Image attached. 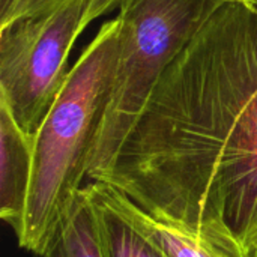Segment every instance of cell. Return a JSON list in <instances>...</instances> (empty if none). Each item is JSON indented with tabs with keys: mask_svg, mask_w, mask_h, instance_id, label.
<instances>
[{
	"mask_svg": "<svg viewBox=\"0 0 257 257\" xmlns=\"http://www.w3.org/2000/svg\"><path fill=\"white\" fill-rule=\"evenodd\" d=\"M87 179L257 256L256 6L212 14Z\"/></svg>",
	"mask_w": 257,
	"mask_h": 257,
	"instance_id": "1",
	"label": "cell"
},
{
	"mask_svg": "<svg viewBox=\"0 0 257 257\" xmlns=\"http://www.w3.org/2000/svg\"><path fill=\"white\" fill-rule=\"evenodd\" d=\"M119 50V20L105 21L69 71L35 139L33 175L18 244L42 256L83 190L110 101Z\"/></svg>",
	"mask_w": 257,
	"mask_h": 257,
	"instance_id": "2",
	"label": "cell"
},
{
	"mask_svg": "<svg viewBox=\"0 0 257 257\" xmlns=\"http://www.w3.org/2000/svg\"><path fill=\"white\" fill-rule=\"evenodd\" d=\"M224 2L122 0L111 93L89 169L119 145L164 71Z\"/></svg>",
	"mask_w": 257,
	"mask_h": 257,
	"instance_id": "3",
	"label": "cell"
},
{
	"mask_svg": "<svg viewBox=\"0 0 257 257\" xmlns=\"http://www.w3.org/2000/svg\"><path fill=\"white\" fill-rule=\"evenodd\" d=\"M86 6L63 0L0 24V105L33 142L69 75L68 54L84 30Z\"/></svg>",
	"mask_w": 257,
	"mask_h": 257,
	"instance_id": "4",
	"label": "cell"
},
{
	"mask_svg": "<svg viewBox=\"0 0 257 257\" xmlns=\"http://www.w3.org/2000/svg\"><path fill=\"white\" fill-rule=\"evenodd\" d=\"M92 197L116 214L166 257H248L235 242L203 235L172 217L154 214L108 184L89 182Z\"/></svg>",
	"mask_w": 257,
	"mask_h": 257,
	"instance_id": "5",
	"label": "cell"
},
{
	"mask_svg": "<svg viewBox=\"0 0 257 257\" xmlns=\"http://www.w3.org/2000/svg\"><path fill=\"white\" fill-rule=\"evenodd\" d=\"M35 142L0 105V217L21 232L33 175Z\"/></svg>",
	"mask_w": 257,
	"mask_h": 257,
	"instance_id": "6",
	"label": "cell"
},
{
	"mask_svg": "<svg viewBox=\"0 0 257 257\" xmlns=\"http://www.w3.org/2000/svg\"><path fill=\"white\" fill-rule=\"evenodd\" d=\"M39 257H108L101 229V211L87 185L77 194L53 242Z\"/></svg>",
	"mask_w": 257,
	"mask_h": 257,
	"instance_id": "7",
	"label": "cell"
},
{
	"mask_svg": "<svg viewBox=\"0 0 257 257\" xmlns=\"http://www.w3.org/2000/svg\"><path fill=\"white\" fill-rule=\"evenodd\" d=\"M96 202V200H95ZM98 203V202H96ZM99 206L101 229L108 257H166L111 211Z\"/></svg>",
	"mask_w": 257,
	"mask_h": 257,
	"instance_id": "8",
	"label": "cell"
},
{
	"mask_svg": "<svg viewBox=\"0 0 257 257\" xmlns=\"http://www.w3.org/2000/svg\"><path fill=\"white\" fill-rule=\"evenodd\" d=\"M120 3H122V0H87L86 14H84V20H83V29H86L93 20L119 8Z\"/></svg>",
	"mask_w": 257,
	"mask_h": 257,
	"instance_id": "9",
	"label": "cell"
},
{
	"mask_svg": "<svg viewBox=\"0 0 257 257\" xmlns=\"http://www.w3.org/2000/svg\"><path fill=\"white\" fill-rule=\"evenodd\" d=\"M63 0H18V3L15 5L14 11L11 12V15L8 17V20H11L12 17L17 15H24V14H33V12H39V11H45L50 9L53 6H56L57 3H60ZM6 20V21H8ZM5 23V21H3ZM2 24V23H0Z\"/></svg>",
	"mask_w": 257,
	"mask_h": 257,
	"instance_id": "10",
	"label": "cell"
},
{
	"mask_svg": "<svg viewBox=\"0 0 257 257\" xmlns=\"http://www.w3.org/2000/svg\"><path fill=\"white\" fill-rule=\"evenodd\" d=\"M18 0H0V23L6 21Z\"/></svg>",
	"mask_w": 257,
	"mask_h": 257,
	"instance_id": "11",
	"label": "cell"
},
{
	"mask_svg": "<svg viewBox=\"0 0 257 257\" xmlns=\"http://www.w3.org/2000/svg\"><path fill=\"white\" fill-rule=\"evenodd\" d=\"M227 2H241V3H245V5L256 6L257 8V0H227Z\"/></svg>",
	"mask_w": 257,
	"mask_h": 257,
	"instance_id": "12",
	"label": "cell"
},
{
	"mask_svg": "<svg viewBox=\"0 0 257 257\" xmlns=\"http://www.w3.org/2000/svg\"><path fill=\"white\" fill-rule=\"evenodd\" d=\"M256 257H257V256H256Z\"/></svg>",
	"mask_w": 257,
	"mask_h": 257,
	"instance_id": "13",
	"label": "cell"
}]
</instances>
